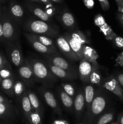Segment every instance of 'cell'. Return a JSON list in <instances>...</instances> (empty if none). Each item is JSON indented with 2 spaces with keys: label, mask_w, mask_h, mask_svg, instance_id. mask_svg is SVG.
<instances>
[{
  "label": "cell",
  "mask_w": 123,
  "mask_h": 124,
  "mask_svg": "<svg viewBox=\"0 0 123 124\" xmlns=\"http://www.w3.org/2000/svg\"><path fill=\"white\" fill-rule=\"evenodd\" d=\"M29 124H42V115L37 111L33 110L26 119Z\"/></svg>",
  "instance_id": "1f68e13d"
},
{
  "label": "cell",
  "mask_w": 123,
  "mask_h": 124,
  "mask_svg": "<svg viewBox=\"0 0 123 124\" xmlns=\"http://www.w3.org/2000/svg\"><path fill=\"white\" fill-rule=\"evenodd\" d=\"M115 112L113 111H109L101 114L96 119L93 124H109L114 119Z\"/></svg>",
  "instance_id": "484cf974"
},
{
  "label": "cell",
  "mask_w": 123,
  "mask_h": 124,
  "mask_svg": "<svg viewBox=\"0 0 123 124\" xmlns=\"http://www.w3.org/2000/svg\"><path fill=\"white\" fill-rule=\"evenodd\" d=\"M117 122L119 123V124H123V112L121 113L118 115V119H117Z\"/></svg>",
  "instance_id": "7dc6e473"
},
{
  "label": "cell",
  "mask_w": 123,
  "mask_h": 124,
  "mask_svg": "<svg viewBox=\"0 0 123 124\" xmlns=\"http://www.w3.org/2000/svg\"><path fill=\"white\" fill-rule=\"evenodd\" d=\"M99 69H100V66H97L94 69L90 75L88 83H90V84L92 85H99L100 84L102 83V80H101L102 76H101V74Z\"/></svg>",
  "instance_id": "f546056e"
},
{
  "label": "cell",
  "mask_w": 123,
  "mask_h": 124,
  "mask_svg": "<svg viewBox=\"0 0 123 124\" xmlns=\"http://www.w3.org/2000/svg\"><path fill=\"white\" fill-rule=\"evenodd\" d=\"M34 75L36 81L46 87H53L58 78L53 73L46 63L37 59H28Z\"/></svg>",
  "instance_id": "7a4b0ae2"
},
{
  "label": "cell",
  "mask_w": 123,
  "mask_h": 124,
  "mask_svg": "<svg viewBox=\"0 0 123 124\" xmlns=\"http://www.w3.org/2000/svg\"><path fill=\"white\" fill-rule=\"evenodd\" d=\"M0 102L1 103H11V101L4 96L0 94Z\"/></svg>",
  "instance_id": "f6af8a7d"
},
{
  "label": "cell",
  "mask_w": 123,
  "mask_h": 124,
  "mask_svg": "<svg viewBox=\"0 0 123 124\" xmlns=\"http://www.w3.org/2000/svg\"><path fill=\"white\" fill-rule=\"evenodd\" d=\"M112 42V43L113 44L115 47H116L117 48H120V49H123V38L121 37V36H116L111 41Z\"/></svg>",
  "instance_id": "e575fe53"
},
{
  "label": "cell",
  "mask_w": 123,
  "mask_h": 124,
  "mask_svg": "<svg viewBox=\"0 0 123 124\" xmlns=\"http://www.w3.org/2000/svg\"><path fill=\"white\" fill-rule=\"evenodd\" d=\"M0 118L9 123L14 121V111L11 103L0 102Z\"/></svg>",
  "instance_id": "2e32d148"
},
{
  "label": "cell",
  "mask_w": 123,
  "mask_h": 124,
  "mask_svg": "<svg viewBox=\"0 0 123 124\" xmlns=\"http://www.w3.org/2000/svg\"><path fill=\"white\" fill-rule=\"evenodd\" d=\"M29 124V123H28V124Z\"/></svg>",
  "instance_id": "680465c9"
},
{
  "label": "cell",
  "mask_w": 123,
  "mask_h": 124,
  "mask_svg": "<svg viewBox=\"0 0 123 124\" xmlns=\"http://www.w3.org/2000/svg\"><path fill=\"white\" fill-rule=\"evenodd\" d=\"M107 96L104 88H98L95 92L94 99L90 107L86 111L84 121L88 124H93L99 116L103 113L107 105Z\"/></svg>",
  "instance_id": "6da1fadb"
},
{
  "label": "cell",
  "mask_w": 123,
  "mask_h": 124,
  "mask_svg": "<svg viewBox=\"0 0 123 124\" xmlns=\"http://www.w3.org/2000/svg\"><path fill=\"white\" fill-rule=\"evenodd\" d=\"M7 53L11 62L16 67H19L24 61L22 52L19 41L18 39L13 42H8Z\"/></svg>",
  "instance_id": "5b68a950"
},
{
  "label": "cell",
  "mask_w": 123,
  "mask_h": 124,
  "mask_svg": "<svg viewBox=\"0 0 123 124\" xmlns=\"http://www.w3.org/2000/svg\"><path fill=\"white\" fill-rule=\"evenodd\" d=\"M59 94L65 108L69 112H72L74 110V98L68 95L62 88L59 89Z\"/></svg>",
  "instance_id": "ffe728a7"
},
{
  "label": "cell",
  "mask_w": 123,
  "mask_h": 124,
  "mask_svg": "<svg viewBox=\"0 0 123 124\" xmlns=\"http://www.w3.org/2000/svg\"><path fill=\"white\" fill-rule=\"evenodd\" d=\"M27 93L28 96L30 103H31V105L33 110L42 115V107H41V103H40L39 100L36 94L30 90H27Z\"/></svg>",
  "instance_id": "4316f807"
},
{
  "label": "cell",
  "mask_w": 123,
  "mask_h": 124,
  "mask_svg": "<svg viewBox=\"0 0 123 124\" xmlns=\"http://www.w3.org/2000/svg\"><path fill=\"white\" fill-rule=\"evenodd\" d=\"M83 58L90 62H96L98 58V54L95 50L92 48L90 46L84 45L83 50Z\"/></svg>",
  "instance_id": "d4e9b609"
},
{
  "label": "cell",
  "mask_w": 123,
  "mask_h": 124,
  "mask_svg": "<svg viewBox=\"0 0 123 124\" xmlns=\"http://www.w3.org/2000/svg\"><path fill=\"white\" fill-rule=\"evenodd\" d=\"M85 110V99L83 90L80 89L74 99V113L77 121L82 117Z\"/></svg>",
  "instance_id": "7c38bea8"
},
{
  "label": "cell",
  "mask_w": 123,
  "mask_h": 124,
  "mask_svg": "<svg viewBox=\"0 0 123 124\" xmlns=\"http://www.w3.org/2000/svg\"><path fill=\"white\" fill-rule=\"evenodd\" d=\"M1 81H2V79H1V76H0V84H1Z\"/></svg>",
  "instance_id": "db71d44e"
},
{
  "label": "cell",
  "mask_w": 123,
  "mask_h": 124,
  "mask_svg": "<svg viewBox=\"0 0 123 124\" xmlns=\"http://www.w3.org/2000/svg\"><path fill=\"white\" fill-rule=\"evenodd\" d=\"M55 43L57 48L66 57L74 61H80V59L71 48L67 39L64 35H59L55 38Z\"/></svg>",
  "instance_id": "52a82bcc"
},
{
  "label": "cell",
  "mask_w": 123,
  "mask_h": 124,
  "mask_svg": "<svg viewBox=\"0 0 123 124\" xmlns=\"http://www.w3.org/2000/svg\"><path fill=\"white\" fill-rule=\"evenodd\" d=\"M30 35L33 38H34L36 40H37L40 42H41L42 44L49 47V48H51L52 50H54L55 52H57V47L55 42L51 38L48 37L47 36H45V35H38V34L30 33Z\"/></svg>",
  "instance_id": "7402d4cb"
},
{
  "label": "cell",
  "mask_w": 123,
  "mask_h": 124,
  "mask_svg": "<svg viewBox=\"0 0 123 124\" xmlns=\"http://www.w3.org/2000/svg\"><path fill=\"white\" fill-rule=\"evenodd\" d=\"M100 29V32L102 33L104 35V36H105L106 39L108 41H112L116 36V34L113 31V30L112 29V28L110 27V26L107 24V23H104L103 25H102L101 26H100V27H98Z\"/></svg>",
  "instance_id": "f1b7e54d"
},
{
  "label": "cell",
  "mask_w": 123,
  "mask_h": 124,
  "mask_svg": "<svg viewBox=\"0 0 123 124\" xmlns=\"http://www.w3.org/2000/svg\"><path fill=\"white\" fill-rule=\"evenodd\" d=\"M18 73L20 78L24 81L26 85H33L36 81L32 67L28 59H24V62L18 67Z\"/></svg>",
  "instance_id": "8992f818"
},
{
  "label": "cell",
  "mask_w": 123,
  "mask_h": 124,
  "mask_svg": "<svg viewBox=\"0 0 123 124\" xmlns=\"http://www.w3.org/2000/svg\"><path fill=\"white\" fill-rule=\"evenodd\" d=\"M41 3L43 4L45 6H49V5H52V1L51 0H39Z\"/></svg>",
  "instance_id": "c3c4849f"
},
{
  "label": "cell",
  "mask_w": 123,
  "mask_h": 124,
  "mask_svg": "<svg viewBox=\"0 0 123 124\" xmlns=\"http://www.w3.org/2000/svg\"><path fill=\"white\" fill-rule=\"evenodd\" d=\"M61 87L68 95H69L70 96L74 99L75 96V91L74 87H73L72 84L68 83H63L62 84Z\"/></svg>",
  "instance_id": "836d02e7"
},
{
  "label": "cell",
  "mask_w": 123,
  "mask_h": 124,
  "mask_svg": "<svg viewBox=\"0 0 123 124\" xmlns=\"http://www.w3.org/2000/svg\"><path fill=\"white\" fill-rule=\"evenodd\" d=\"M10 62L7 60L6 58L4 57V56L2 55L1 53H0V68L4 66H6V65H9Z\"/></svg>",
  "instance_id": "ab89813d"
},
{
  "label": "cell",
  "mask_w": 123,
  "mask_h": 124,
  "mask_svg": "<svg viewBox=\"0 0 123 124\" xmlns=\"http://www.w3.org/2000/svg\"><path fill=\"white\" fill-rule=\"evenodd\" d=\"M115 62L118 66L123 67V51L117 55L115 59Z\"/></svg>",
  "instance_id": "74e56055"
},
{
  "label": "cell",
  "mask_w": 123,
  "mask_h": 124,
  "mask_svg": "<svg viewBox=\"0 0 123 124\" xmlns=\"http://www.w3.org/2000/svg\"><path fill=\"white\" fill-rule=\"evenodd\" d=\"M101 8L104 11H107L110 8V4L109 0H98Z\"/></svg>",
  "instance_id": "d590c367"
},
{
  "label": "cell",
  "mask_w": 123,
  "mask_h": 124,
  "mask_svg": "<svg viewBox=\"0 0 123 124\" xmlns=\"http://www.w3.org/2000/svg\"><path fill=\"white\" fill-rule=\"evenodd\" d=\"M50 124H70L68 121L65 119H57L54 121Z\"/></svg>",
  "instance_id": "ee69618b"
},
{
  "label": "cell",
  "mask_w": 123,
  "mask_h": 124,
  "mask_svg": "<svg viewBox=\"0 0 123 124\" xmlns=\"http://www.w3.org/2000/svg\"><path fill=\"white\" fill-rule=\"evenodd\" d=\"M118 7V12L123 13V0H115Z\"/></svg>",
  "instance_id": "60d3db41"
},
{
  "label": "cell",
  "mask_w": 123,
  "mask_h": 124,
  "mask_svg": "<svg viewBox=\"0 0 123 124\" xmlns=\"http://www.w3.org/2000/svg\"><path fill=\"white\" fill-rule=\"evenodd\" d=\"M4 34H3V27H2V18L0 19V42L3 41Z\"/></svg>",
  "instance_id": "7bdbcfd3"
},
{
  "label": "cell",
  "mask_w": 123,
  "mask_h": 124,
  "mask_svg": "<svg viewBox=\"0 0 123 124\" xmlns=\"http://www.w3.org/2000/svg\"><path fill=\"white\" fill-rule=\"evenodd\" d=\"M8 12L18 24H20L24 18V10L21 5L14 0L10 2Z\"/></svg>",
  "instance_id": "4fadbf2b"
},
{
  "label": "cell",
  "mask_w": 123,
  "mask_h": 124,
  "mask_svg": "<svg viewBox=\"0 0 123 124\" xmlns=\"http://www.w3.org/2000/svg\"><path fill=\"white\" fill-rule=\"evenodd\" d=\"M63 35L67 39L71 48L74 52V53L77 54V56L78 57V58L80 59V61L83 58V50L84 45L82 44L78 40H77L76 39L72 37L69 32L65 33Z\"/></svg>",
  "instance_id": "e0dca14e"
},
{
  "label": "cell",
  "mask_w": 123,
  "mask_h": 124,
  "mask_svg": "<svg viewBox=\"0 0 123 124\" xmlns=\"http://www.w3.org/2000/svg\"><path fill=\"white\" fill-rule=\"evenodd\" d=\"M14 84V77L2 79L1 82V87L2 90L6 94H7L10 97L14 96V92H13Z\"/></svg>",
  "instance_id": "cb8c5ba5"
},
{
  "label": "cell",
  "mask_w": 123,
  "mask_h": 124,
  "mask_svg": "<svg viewBox=\"0 0 123 124\" xmlns=\"http://www.w3.org/2000/svg\"><path fill=\"white\" fill-rule=\"evenodd\" d=\"M0 124H1V123H0Z\"/></svg>",
  "instance_id": "91938a15"
},
{
  "label": "cell",
  "mask_w": 123,
  "mask_h": 124,
  "mask_svg": "<svg viewBox=\"0 0 123 124\" xmlns=\"http://www.w3.org/2000/svg\"><path fill=\"white\" fill-rule=\"evenodd\" d=\"M24 29L27 33L45 35L51 38H55L59 36V33L57 27L51 25L47 21L32 18L25 22Z\"/></svg>",
  "instance_id": "3957f363"
},
{
  "label": "cell",
  "mask_w": 123,
  "mask_h": 124,
  "mask_svg": "<svg viewBox=\"0 0 123 124\" xmlns=\"http://www.w3.org/2000/svg\"><path fill=\"white\" fill-rule=\"evenodd\" d=\"M31 1H33V2H38V3H41V1L39 0H30Z\"/></svg>",
  "instance_id": "816d5d0a"
},
{
  "label": "cell",
  "mask_w": 123,
  "mask_h": 124,
  "mask_svg": "<svg viewBox=\"0 0 123 124\" xmlns=\"http://www.w3.org/2000/svg\"><path fill=\"white\" fill-rule=\"evenodd\" d=\"M44 10L51 17H53L55 13V9L53 4L49 5V6H46V8Z\"/></svg>",
  "instance_id": "8d00e7d4"
},
{
  "label": "cell",
  "mask_w": 123,
  "mask_h": 124,
  "mask_svg": "<svg viewBox=\"0 0 123 124\" xmlns=\"http://www.w3.org/2000/svg\"><path fill=\"white\" fill-rule=\"evenodd\" d=\"M26 6L30 12L41 20L48 22L52 19V17L50 16L44 9L41 8L39 6L33 5L31 3H27Z\"/></svg>",
  "instance_id": "ac0fdd59"
},
{
  "label": "cell",
  "mask_w": 123,
  "mask_h": 124,
  "mask_svg": "<svg viewBox=\"0 0 123 124\" xmlns=\"http://www.w3.org/2000/svg\"><path fill=\"white\" fill-rule=\"evenodd\" d=\"M0 76L2 80L13 77V71L10 64L0 68Z\"/></svg>",
  "instance_id": "d6a6232c"
},
{
  "label": "cell",
  "mask_w": 123,
  "mask_h": 124,
  "mask_svg": "<svg viewBox=\"0 0 123 124\" xmlns=\"http://www.w3.org/2000/svg\"><path fill=\"white\" fill-rule=\"evenodd\" d=\"M20 107H21L22 112L23 115L25 117V119L28 117L29 114L33 110L32 106L30 103V99H29L27 93L26 92L24 93V94L22 96L20 99Z\"/></svg>",
  "instance_id": "603a6c76"
},
{
  "label": "cell",
  "mask_w": 123,
  "mask_h": 124,
  "mask_svg": "<svg viewBox=\"0 0 123 124\" xmlns=\"http://www.w3.org/2000/svg\"><path fill=\"white\" fill-rule=\"evenodd\" d=\"M6 1V0H1V1H2V2H5Z\"/></svg>",
  "instance_id": "9f6ffc18"
},
{
  "label": "cell",
  "mask_w": 123,
  "mask_h": 124,
  "mask_svg": "<svg viewBox=\"0 0 123 124\" xmlns=\"http://www.w3.org/2000/svg\"><path fill=\"white\" fill-rule=\"evenodd\" d=\"M2 21L4 34L3 41L9 42L18 39L19 35L18 24L10 15L8 10H4L2 12Z\"/></svg>",
  "instance_id": "277c9868"
},
{
  "label": "cell",
  "mask_w": 123,
  "mask_h": 124,
  "mask_svg": "<svg viewBox=\"0 0 123 124\" xmlns=\"http://www.w3.org/2000/svg\"><path fill=\"white\" fill-rule=\"evenodd\" d=\"M45 62L46 63L47 66L49 67L51 71L53 72V73L59 78H61L65 80H73L77 78V74L71 72V71H69L68 70H64L61 68L57 67L53 65V64H50L47 61H45Z\"/></svg>",
  "instance_id": "9a60e30c"
},
{
  "label": "cell",
  "mask_w": 123,
  "mask_h": 124,
  "mask_svg": "<svg viewBox=\"0 0 123 124\" xmlns=\"http://www.w3.org/2000/svg\"><path fill=\"white\" fill-rule=\"evenodd\" d=\"M2 9H1V6H0V19L2 18Z\"/></svg>",
  "instance_id": "f907efd6"
},
{
  "label": "cell",
  "mask_w": 123,
  "mask_h": 124,
  "mask_svg": "<svg viewBox=\"0 0 123 124\" xmlns=\"http://www.w3.org/2000/svg\"><path fill=\"white\" fill-rule=\"evenodd\" d=\"M25 38L28 41L30 44L31 45V47L34 48L36 51L37 52L42 53L44 54H58V52H55L54 50H52L51 48H49V47H47V46H44L42 44L41 42L36 40L34 38H33L31 35H30L29 33H24Z\"/></svg>",
  "instance_id": "5bb4252c"
},
{
  "label": "cell",
  "mask_w": 123,
  "mask_h": 124,
  "mask_svg": "<svg viewBox=\"0 0 123 124\" xmlns=\"http://www.w3.org/2000/svg\"><path fill=\"white\" fill-rule=\"evenodd\" d=\"M101 87L116 96L123 101V89L115 76H109L105 79L101 83Z\"/></svg>",
  "instance_id": "9c48e42d"
},
{
  "label": "cell",
  "mask_w": 123,
  "mask_h": 124,
  "mask_svg": "<svg viewBox=\"0 0 123 124\" xmlns=\"http://www.w3.org/2000/svg\"><path fill=\"white\" fill-rule=\"evenodd\" d=\"M84 5L88 9H92L95 5L94 0H83Z\"/></svg>",
  "instance_id": "f35d334b"
},
{
  "label": "cell",
  "mask_w": 123,
  "mask_h": 124,
  "mask_svg": "<svg viewBox=\"0 0 123 124\" xmlns=\"http://www.w3.org/2000/svg\"><path fill=\"white\" fill-rule=\"evenodd\" d=\"M116 18L121 23V24L123 25V13L118 12L116 13Z\"/></svg>",
  "instance_id": "bcb514c9"
},
{
  "label": "cell",
  "mask_w": 123,
  "mask_h": 124,
  "mask_svg": "<svg viewBox=\"0 0 123 124\" xmlns=\"http://www.w3.org/2000/svg\"><path fill=\"white\" fill-rule=\"evenodd\" d=\"M119 124V123H118V122H111L110 124Z\"/></svg>",
  "instance_id": "f5cc1de1"
},
{
  "label": "cell",
  "mask_w": 123,
  "mask_h": 124,
  "mask_svg": "<svg viewBox=\"0 0 123 124\" xmlns=\"http://www.w3.org/2000/svg\"><path fill=\"white\" fill-rule=\"evenodd\" d=\"M44 58L45 61L53 64V65L77 74V69L75 67L74 65L69 62L68 61L65 60L64 58L57 55V54H45Z\"/></svg>",
  "instance_id": "30bf717a"
},
{
  "label": "cell",
  "mask_w": 123,
  "mask_h": 124,
  "mask_svg": "<svg viewBox=\"0 0 123 124\" xmlns=\"http://www.w3.org/2000/svg\"><path fill=\"white\" fill-rule=\"evenodd\" d=\"M51 1L55 3H62L63 2V0H51Z\"/></svg>",
  "instance_id": "681fc988"
},
{
  "label": "cell",
  "mask_w": 123,
  "mask_h": 124,
  "mask_svg": "<svg viewBox=\"0 0 123 124\" xmlns=\"http://www.w3.org/2000/svg\"><path fill=\"white\" fill-rule=\"evenodd\" d=\"M119 84L123 87V73H118L115 76Z\"/></svg>",
  "instance_id": "b9f144b4"
},
{
  "label": "cell",
  "mask_w": 123,
  "mask_h": 124,
  "mask_svg": "<svg viewBox=\"0 0 123 124\" xmlns=\"http://www.w3.org/2000/svg\"><path fill=\"white\" fill-rule=\"evenodd\" d=\"M97 66H99V65L96 61L92 62L84 58H82L80 61L78 66V75L81 81L83 82L88 83L92 72Z\"/></svg>",
  "instance_id": "ba28073f"
},
{
  "label": "cell",
  "mask_w": 123,
  "mask_h": 124,
  "mask_svg": "<svg viewBox=\"0 0 123 124\" xmlns=\"http://www.w3.org/2000/svg\"><path fill=\"white\" fill-rule=\"evenodd\" d=\"M26 85L22 80H16L14 81V87H13V92L14 96L18 99H20L22 96L26 92Z\"/></svg>",
  "instance_id": "83f0119b"
},
{
  "label": "cell",
  "mask_w": 123,
  "mask_h": 124,
  "mask_svg": "<svg viewBox=\"0 0 123 124\" xmlns=\"http://www.w3.org/2000/svg\"><path fill=\"white\" fill-rule=\"evenodd\" d=\"M69 33L70 35H71L72 37H73L74 38L78 40V41H80L82 44L83 45L90 44V41H89V39H88V38H87V36H86L85 34H84V33L82 32V31H80V30H72V32H69Z\"/></svg>",
  "instance_id": "4dcf8cb0"
},
{
  "label": "cell",
  "mask_w": 123,
  "mask_h": 124,
  "mask_svg": "<svg viewBox=\"0 0 123 124\" xmlns=\"http://www.w3.org/2000/svg\"><path fill=\"white\" fill-rule=\"evenodd\" d=\"M60 20L66 29L70 30H75V20L72 13L67 10H64L60 13Z\"/></svg>",
  "instance_id": "d6986e66"
},
{
  "label": "cell",
  "mask_w": 123,
  "mask_h": 124,
  "mask_svg": "<svg viewBox=\"0 0 123 124\" xmlns=\"http://www.w3.org/2000/svg\"><path fill=\"white\" fill-rule=\"evenodd\" d=\"M88 124L86 123H78V124Z\"/></svg>",
  "instance_id": "11a10c76"
},
{
  "label": "cell",
  "mask_w": 123,
  "mask_h": 124,
  "mask_svg": "<svg viewBox=\"0 0 123 124\" xmlns=\"http://www.w3.org/2000/svg\"><path fill=\"white\" fill-rule=\"evenodd\" d=\"M39 92L44 99L46 104L59 116H61L62 111L60 108L59 104L54 96V94L51 91L48 90L46 88L41 87L39 90Z\"/></svg>",
  "instance_id": "8fae6325"
},
{
  "label": "cell",
  "mask_w": 123,
  "mask_h": 124,
  "mask_svg": "<svg viewBox=\"0 0 123 124\" xmlns=\"http://www.w3.org/2000/svg\"><path fill=\"white\" fill-rule=\"evenodd\" d=\"M1 0H0V6H1Z\"/></svg>",
  "instance_id": "6f0895ef"
},
{
  "label": "cell",
  "mask_w": 123,
  "mask_h": 124,
  "mask_svg": "<svg viewBox=\"0 0 123 124\" xmlns=\"http://www.w3.org/2000/svg\"><path fill=\"white\" fill-rule=\"evenodd\" d=\"M85 99V110L86 111L88 110L92 102L95 95V92L94 85L92 84L87 85L84 87L83 89Z\"/></svg>",
  "instance_id": "44dd1931"
}]
</instances>
